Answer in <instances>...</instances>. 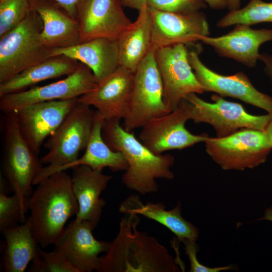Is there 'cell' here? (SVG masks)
<instances>
[{
	"instance_id": "31",
	"label": "cell",
	"mask_w": 272,
	"mask_h": 272,
	"mask_svg": "<svg viewBox=\"0 0 272 272\" xmlns=\"http://www.w3.org/2000/svg\"><path fill=\"white\" fill-rule=\"evenodd\" d=\"M5 179L0 177V231L22 223L21 208L17 196L7 194Z\"/></svg>"
},
{
	"instance_id": "5",
	"label": "cell",
	"mask_w": 272,
	"mask_h": 272,
	"mask_svg": "<svg viewBox=\"0 0 272 272\" xmlns=\"http://www.w3.org/2000/svg\"><path fill=\"white\" fill-rule=\"evenodd\" d=\"M78 101L57 129L48 137L47 153L40 159L43 167L35 178L37 185L52 170L70 164L85 150L95 121L96 111Z\"/></svg>"
},
{
	"instance_id": "13",
	"label": "cell",
	"mask_w": 272,
	"mask_h": 272,
	"mask_svg": "<svg viewBox=\"0 0 272 272\" xmlns=\"http://www.w3.org/2000/svg\"><path fill=\"white\" fill-rule=\"evenodd\" d=\"M188 57L204 92L238 99L272 115V97L257 90L245 74L242 72L229 76L218 74L205 65L194 50L188 51Z\"/></svg>"
},
{
	"instance_id": "1",
	"label": "cell",
	"mask_w": 272,
	"mask_h": 272,
	"mask_svg": "<svg viewBox=\"0 0 272 272\" xmlns=\"http://www.w3.org/2000/svg\"><path fill=\"white\" fill-rule=\"evenodd\" d=\"M139 215L125 214L119 231L101 256L98 272H178L176 260L154 237L138 229Z\"/></svg>"
},
{
	"instance_id": "29",
	"label": "cell",
	"mask_w": 272,
	"mask_h": 272,
	"mask_svg": "<svg viewBox=\"0 0 272 272\" xmlns=\"http://www.w3.org/2000/svg\"><path fill=\"white\" fill-rule=\"evenodd\" d=\"M31 10L29 0L0 1V38L17 27Z\"/></svg>"
},
{
	"instance_id": "14",
	"label": "cell",
	"mask_w": 272,
	"mask_h": 272,
	"mask_svg": "<svg viewBox=\"0 0 272 272\" xmlns=\"http://www.w3.org/2000/svg\"><path fill=\"white\" fill-rule=\"evenodd\" d=\"M148 8L152 23V45L155 49L178 44H193L210 35L206 16L200 11L178 13Z\"/></svg>"
},
{
	"instance_id": "32",
	"label": "cell",
	"mask_w": 272,
	"mask_h": 272,
	"mask_svg": "<svg viewBox=\"0 0 272 272\" xmlns=\"http://www.w3.org/2000/svg\"><path fill=\"white\" fill-rule=\"evenodd\" d=\"M147 6L163 12L191 13L206 8L207 4L202 0H148Z\"/></svg>"
},
{
	"instance_id": "24",
	"label": "cell",
	"mask_w": 272,
	"mask_h": 272,
	"mask_svg": "<svg viewBox=\"0 0 272 272\" xmlns=\"http://www.w3.org/2000/svg\"><path fill=\"white\" fill-rule=\"evenodd\" d=\"M116 40L119 65L134 73L152 46L151 18L147 5L139 11L136 20Z\"/></svg>"
},
{
	"instance_id": "22",
	"label": "cell",
	"mask_w": 272,
	"mask_h": 272,
	"mask_svg": "<svg viewBox=\"0 0 272 272\" xmlns=\"http://www.w3.org/2000/svg\"><path fill=\"white\" fill-rule=\"evenodd\" d=\"M29 2L31 9L42 21L41 37L47 46L63 48L80 43L77 20L58 4L53 0H29Z\"/></svg>"
},
{
	"instance_id": "2",
	"label": "cell",
	"mask_w": 272,
	"mask_h": 272,
	"mask_svg": "<svg viewBox=\"0 0 272 272\" xmlns=\"http://www.w3.org/2000/svg\"><path fill=\"white\" fill-rule=\"evenodd\" d=\"M102 135L110 148L121 152L126 159L128 168L121 180L128 189L142 195L152 193L158 190L157 179L174 178L171 170L174 157L152 152L132 132L126 130L120 120H104Z\"/></svg>"
},
{
	"instance_id": "16",
	"label": "cell",
	"mask_w": 272,
	"mask_h": 272,
	"mask_svg": "<svg viewBox=\"0 0 272 272\" xmlns=\"http://www.w3.org/2000/svg\"><path fill=\"white\" fill-rule=\"evenodd\" d=\"M78 102V98L36 103L17 111L20 132L38 155L45 140L59 126Z\"/></svg>"
},
{
	"instance_id": "18",
	"label": "cell",
	"mask_w": 272,
	"mask_h": 272,
	"mask_svg": "<svg viewBox=\"0 0 272 272\" xmlns=\"http://www.w3.org/2000/svg\"><path fill=\"white\" fill-rule=\"evenodd\" d=\"M91 224L74 219L64 228L55 244L79 272L98 271L102 253H106L110 242L98 240L93 236Z\"/></svg>"
},
{
	"instance_id": "26",
	"label": "cell",
	"mask_w": 272,
	"mask_h": 272,
	"mask_svg": "<svg viewBox=\"0 0 272 272\" xmlns=\"http://www.w3.org/2000/svg\"><path fill=\"white\" fill-rule=\"evenodd\" d=\"M79 62L64 55L51 56L0 83V97L19 92L40 82L69 76L77 69Z\"/></svg>"
},
{
	"instance_id": "15",
	"label": "cell",
	"mask_w": 272,
	"mask_h": 272,
	"mask_svg": "<svg viewBox=\"0 0 272 272\" xmlns=\"http://www.w3.org/2000/svg\"><path fill=\"white\" fill-rule=\"evenodd\" d=\"M118 0H83L77 9L80 43L97 38L117 40L132 23Z\"/></svg>"
},
{
	"instance_id": "3",
	"label": "cell",
	"mask_w": 272,
	"mask_h": 272,
	"mask_svg": "<svg viewBox=\"0 0 272 272\" xmlns=\"http://www.w3.org/2000/svg\"><path fill=\"white\" fill-rule=\"evenodd\" d=\"M27 204L33 235L41 248L54 245L79 206L65 171L54 172L40 181Z\"/></svg>"
},
{
	"instance_id": "6",
	"label": "cell",
	"mask_w": 272,
	"mask_h": 272,
	"mask_svg": "<svg viewBox=\"0 0 272 272\" xmlns=\"http://www.w3.org/2000/svg\"><path fill=\"white\" fill-rule=\"evenodd\" d=\"M42 27L31 9L17 27L0 38V83L51 56L52 48L41 39Z\"/></svg>"
},
{
	"instance_id": "27",
	"label": "cell",
	"mask_w": 272,
	"mask_h": 272,
	"mask_svg": "<svg viewBox=\"0 0 272 272\" xmlns=\"http://www.w3.org/2000/svg\"><path fill=\"white\" fill-rule=\"evenodd\" d=\"M6 245L2 257L6 272H24L36 256L40 246L33 235L31 224L28 218L21 225L1 232Z\"/></svg>"
},
{
	"instance_id": "17",
	"label": "cell",
	"mask_w": 272,
	"mask_h": 272,
	"mask_svg": "<svg viewBox=\"0 0 272 272\" xmlns=\"http://www.w3.org/2000/svg\"><path fill=\"white\" fill-rule=\"evenodd\" d=\"M133 73L119 65L91 91L78 98L80 103L93 107L104 120L124 119L130 100Z\"/></svg>"
},
{
	"instance_id": "9",
	"label": "cell",
	"mask_w": 272,
	"mask_h": 272,
	"mask_svg": "<svg viewBox=\"0 0 272 272\" xmlns=\"http://www.w3.org/2000/svg\"><path fill=\"white\" fill-rule=\"evenodd\" d=\"M212 102H207L195 93L185 98L189 119L195 123H206L213 126L217 137L229 135L243 128L265 131L272 115H255L246 111L239 103L229 101L213 94Z\"/></svg>"
},
{
	"instance_id": "4",
	"label": "cell",
	"mask_w": 272,
	"mask_h": 272,
	"mask_svg": "<svg viewBox=\"0 0 272 272\" xmlns=\"http://www.w3.org/2000/svg\"><path fill=\"white\" fill-rule=\"evenodd\" d=\"M5 114L3 170L11 189L20 201L23 223L26 220L33 181L43 167L20 132L17 111Z\"/></svg>"
},
{
	"instance_id": "21",
	"label": "cell",
	"mask_w": 272,
	"mask_h": 272,
	"mask_svg": "<svg viewBox=\"0 0 272 272\" xmlns=\"http://www.w3.org/2000/svg\"><path fill=\"white\" fill-rule=\"evenodd\" d=\"M64 55L88 66L97 83L103 81L119 65L116 40L97 38L71 46L52 48L51 56Z\"/></svg>"
},
{
	"instance_id": "23",
	"label": "cell",
	"mask_w": 272,
	"mask_h": 272,
	"mask_svg": "<svg viewBox=\"0 0 272 272\" xmlns=\"http://www.w3.org/2000/svg\"><path fill=\"white\" fill-rule=\"evenodd\" d=\"M118 211L124 214L141 215L161 224L170 230L180 242L186 239L196 242L198 237V229L182 217L179 201L173 209L167 210L161 202L144 203L139 195L132 194L120 204Z\"/></svg>"
},
{
	"instance_id": "25",
	"label": "cell",
	"mask_w": 272,
	"mask_h": 272,
	"mask_svg": "<svg viewBox=\"0 0 272 272\" xmlns=\"http://www.w3.org/2000/svg\"><path fill=\"white\" fill-rule=\"evenodd\" d=\"M104 121L96 112L95 121L84 154L74 162L51 170L46 177L54 172L65 171L80 165L88 166L94 170H103L108 167L115 172L125 171L128 163L123 154L110 148L103 139Z\"/></svg>"
},
{
	"instance_id": "8",
	"label": "cell",
	"mask_w": 272,
	"mask_h": 272,
	"mask_svg": "<svg viewBox=\"0 0 272 272\" xmlns=\"http://www.w3.org/2000/svg\"><path fill=\"white\" fill-rule=\"evenodd\" d=\"M207 153L224 170L244 171L264 163L272 150L265 131L243 128L223 138L203 142Z\"/></svg>"
},
{
	"instance_id": "35",
	"label": "cell",
	"mask_w": 272,
	"mask_h": 272,
	"mask_svg": "<svg viewBox=\"0 0 272 272\" xmlns=\"http://www.w3.org/2000/svg\"><path fill=\"white\" fill-rule=\"evenodd\" d=\"M259 60L264 64V72L272 82V55L263 52L260 54Z\"/></svg>"
},
{
	"instance_id": "37",
	"label": "cell",
	"mask_w": 272,
	"mask_h": 272,
	"mask_svg": "<svg viewBox=\"0 0 272 272\" xmlns=\"http://www.w3.org/2000/svg\"><path fill=\"white\" fill-rule=\"evenodd\" d=\"M210 8L215 10H222L227 7L226 0H202Z\"/></svg>"
},
{
	"instance_id": "33",
	"label": "cell",
	"mask_w": 272,
	"mask_h": 272,
	"mask_svg": "<svg viewBox=\"0 0 272 272\" xmlns=\"http://www.w3.org/2000/svg\"><path fill=\"white\" fill-rule=\"evenodd\" d=\"M182 243L184 245L185 253L188 255L190 261V272H219L222 270H231L234 268L233 265L217 267H210L204 265L197 260L196 253L198 249L196 242L186 239Z\"/></svg>"
},
{
	"instance_id": "36",
	"label": "cell",
	"mask_w": 272,
	"mask_h": 272,
	"mask_svg": "<svg viewBox=\"0 0 272 272\" xmlns=\"http://www.w3.org/2000/svg\"><path fill=\"white\" fill-rule=\"evenodd\" d=\"M121 5L125 7L140 10L147 5L148 0H118Z\"/></svg>"
},
{
	"instance_id": "19",
	"label": "cell",
	"mask_w": 272,
	"mask_h": 272,
	"mask_svg": "<svg viewBox=\"0 0 272 272\" xmlns=\"http://www.w3.org/2000/svg\"><path fill=\"white\" fill-rule=\"evenodd\" d=\"M272 41V29H255L245 24L235 25L229 33L216 37H203L200 41L211 46L219 55L233 59L246 66H255L259 48Z\"/></svg>"
},
{
	"instance_id": "39",
	"label": "cell",
	"mask_w": 272,
	"mask_h": 272,
	"mask_svg": "<svg viewBox=\"0 0 272 272\" xmlns=\"http://www.w3.org/2000/svg\"><path fill=\"white\" fill-rule=\"evenodd\" d=\"M265 132L268 138V140L272 146V118L269 121L266 128Z\"/></svg>"
},
{
	"instance_id": "40",
	"label": "cell",
	"mask_w": 272,
	"mask_h": 272,
	"mask_svg": "<svg viewBox=\"0 0 272 272\" xmlns=\"http://www.w3.org/2000/svg\"><path fill=\"white\" fill-rule=\"evenodd\" d=\"M259 220H267L272 222V207H270L265 210L264 216Z\"/></svg>"
},
{
	"instance_id": "38",
	"label": "cell",
	"mask_w": 272,
	"mask_h": 272,
	"mask_svg": "<svg viewBox=\"0 0 272 272\" xmlns=\"http://www.w3.org/2000/svg\"><path fill=\"white\" fill-rule=\"evenodd\" d=\"M227 8L230 11L238 10L240 7V0H226Z\"/></svg>"
},
{
	"instance_id": "30",
	"label": "cell",
	"mask_w": 272,
	"mask_h": 272,
	"mask_svg": "<svg viewBox=\"0 0 272 272\" xmlns=\"http://www.w3.org/2000/svg\"><path fill=\"white\" fill-rule=\"evenodd\" d=\"M29 272H79L66 256L60 250L54 249L46 252L39 248L36 256L28 269Z\"/></svg>"
},
{
	"instance_id": "11",
	"label": "cell",
	"mask_w": 272,
	"mask_h": 272,
	"mask_svg": "<svg viewBox=\"0 0 272 272\" xmlns=\"http://www.w3.org/2000/svg\"><path fill=\"white\" fill-rule=\"evenodd\" d=\"M97 85L91 70L79 62L76 70L62 80L0 97V109L5 114L36 103L78 98Z\"/></svg>"
},
{
	"instance_id": "10",
	"label": "cell",
	"mask_w": 272,
	"mask_h": 272,
	"mask_svg": "<svg viewBox=\"0 0 272 272\" xmlns=\"http://www.w3.org/2000/svg\"><path fill=\"white\" fill-rule=\"evenodd\" d=\"M155 58L162 81L164 101L170 111L188 94L204 92L189 63L185 45L155 49Z\"/></svg>"
},
{
	"instance_id": "28",
	"label": "cell",
	"mask_w": 272,
	"mask_h": 272,
	"mask_svg": "<svg viewBox=\"0 0 272 272\" xmlns=\"http://www.w3.org/2000/svg\"><path fill=\"white\" fill-rule=\"evenodd\" d=\"M272 23V2L250 0L243 8L230 11L217 23L218 28H226L237 24L252 25Z\"/></svg>"
},
{
	"instance_id": "12",
	"label": "cell",
	"mask_w": 272,
	"mask_h": 272,
	"mask_svg": "<svg viewBox=\"0 0 272 272\" xmlns=\"http://www.w3.org/2000/svg\"><path fill=\"white\" fill-rule=\"evenodd\" d=\"M189 119L186 101L183 99L175 110L154 118L142 128L139 139L150 150L160 155L173 150H181L204 142L206 133L194 134L185 127Z\"/></svg>"
},
{
	"instance_id": "41",
	"label": "cell",
	"mask_w": 272,
	"mask_h": 272,
	"mask_svg": "<svg viewBox=\"0 0 272 272\" xmlns=\"http://www.w3.org/2000/svg\"><path fill=\"white\" fill-rule=\"evenodd\" d=\"M0 1H1V0H0Z\"/></svg>"
},
{
	"instance_id": "34",
	"label": "cell",
	"mask_w": 272,
	"mask_h": 272,
	"mask_svg": "<svg viewBox=\"0 0 272 272\" xmlns=\"http://www.w3.org/2000/svg\"><path fill=\"white\" fill-rule=\"evenodd\" d=\"M53 1L61 7L70 16L76 19L78 7L83 0Z\"/></svg>"
},
{
	"instance_id": "7",
	"label": "cell",
	"mask_w": 272,
	"mask_h": 272,
	"mask_svg": "<svg viewBox=\"0 0 272 272\" xmlns=\"http://www.w3.org/2000/svg\"><path fill=\"white\" fill-rule=\"evenodd\" d=\"M171 111L163 99V86L152 46L133 73L130 100L123 128L132 132Z\"/></svg>"
},
{
	"instance_id": "20",
	"label": "cell",
	"mask_w": 272,
	"mask_h": 272,
	"mask_svg": "<svg viewBox=\"0 0 272 272\" xmlns=\"http://www.w3.org/2000/svg\"><path fill=\"white\" fill-rule=\"evenodd\" d=\"M72 169V189L79 206L75 219L88 221L95 229L106 203L100 195L107 188L112 176L103 174V170H94L86 165Z\"/></svg>"
}]
</instances>
